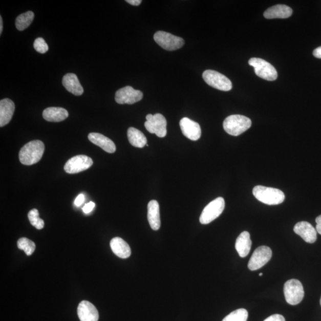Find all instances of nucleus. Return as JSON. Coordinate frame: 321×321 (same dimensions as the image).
Wrapping results in <instances>:
<instances>
[{"label":"nucleus","mask_w":321,"mask_h":321,"mask_svg":"<svg viewBox=\"0 0 321 321\" xmlns=\"http://www.w3.org/2000/svg\"><path fill=\"white\" fill-rule=\"evenodd\" d=\"M45 145L42 141L35 140L26 144L20 149L18 157L22 164L34 165L41 159Z\"/></svg>","instance_id":"obj_1"},{"label":"nucleus","mask_w":321,"mask_h":321,"mask_svg":"<svg viewBox=\"0 0 321 321\" xmlns=\"http://www.w3.org/2000/svg\"><path fill=\"white\" fill-rule=\"evenodd\" d=\"M253 194L258 201L269 205H279L285 199V195L282 190L263 186L254 187Z\"/></svg>","instance_id":"obj_2"},{"label":"nucleus","mask_w":321,"mask_h":321,"mask_svg":"<svg viewBox=\"0 0 321 321\" xmlns=\"http://www.w3.org/2000/svg\"><path fill=\"white\" fill-rule=\"evenodd\" d=\"M252 121L248 117L242 115H231L224 120L223 127L228 134L238 136L250 127Z\"/></svg>","instance_id":"obj_3"},{"label":"nucleus","mask_w":321,"mask_h":321,"mask_svg":"<svg viewBox=\"0 0 321 321\" xmlns=\"http://www.w3.org/2000/svg\"><path fill=\"white\" fill-rule=\"evenodd\" d=\"M284 293L288 304L291 305L299 304L305 295L303 285L299 280H288L284 286Z\"/></svg>","instance_id":"obj_4"},{"label":"nucleus","mask_w":321,"mask_h":321,"mask_svg":"<svg viewBox=\"0 0 321 321\" xmlns=\"http://www.w3.org/2000/svg\"><path fill=\"white\" fill-rule=\"evenodd\" d=\"M249 65L253 67L256 75L262 79L273 81L277 78V72L274 66L263 59L250 58L249 60Z\"/></svg>","instance_id":"obj_5"},{"label":"nucleus","mask_w":321,"mask_h":321,"mask_svg":"<svg viewBox=\"0 0 321 321\" xmlns=\"http://www.w3.org/2000/svg\"><path fill=\"white\" fill-rule=\"evenodd\" d=\"M205 82L213 88L223 91H229L232 89L231 80L226 76L212 70H207L203 73Z\"/></svg>","instance_id":"obj_6"},{"label":"nucleus","mask_w":321,"mask_h":321,"mask_svg":"<svg viewBox=\"0 0 321 321\" xmlns=\"http://www.w3.org/2000/svg\"><path fill=\"white\" fill-rule=\"evenodd\" d=\"M225 201L223 198L219 197L209 203L205 206L200 216V223L208 224L219 217L224 211Z\"/></svg>","instance_id":"obj_7"},{"label":"nucleus","mask_w":321,"mask_h":321,"mask_svg":"<svg viewBox=\"0 0 321 321\" xmlns=\"http://www.w3.org/2000/svg\"><path fill=\"white\" fill-rule=\"evenodd\" d=\"M145 127L151 134H156L158 137L164 138L167 135V120L161 114L155 115L147 114Z\"/></svg>","instance_id":"obj_8"},{"label":"nucleus","mask_w":321,"mask_h":321,"mask_svg":"<svg viewBox=\"0 0 321 321\" xmlns=\"http://www.w3.org/2000/svg\"><path fill=\"white\" fill-rule=\"evenodd\" d=\"M155 41L162 49L167 51H175L182 48L184 39L164 31H158L154 36Z\"/></svg>","instance_id":"obj_9"},{"label":"nucleus","mask_w":321,"mask_h":321,"mask_svg":"<svg viewBox=\"0 0 321 321\" xmlns=\"http://www.w3.org/2000/svg\"><path fill=\"white\" fill-rule=\"evenodd\" d=\"M272 257V250L269 247L262 246L254 251L248 263V268L251 271H256L263 267Z\"/></svg>","instance_id":"obj_10"},{"label":"nucleus","mask_w":321,"mask_h":321,"mask_svg":"<svg viewBox=\"0 0 321 321\" xmlns=\"http://www.w3.org/2000/svg\"><path fill=\"white\" fill-rule=\"evenodd\" d=\"M93 165V160L84 155L73 157L66 162L64 169L69 174H76L87 170Z\"/></svg>","instance_id":"obj_11"},{"label":"nucleus","mask_w":321,"mask_h":321,"mask_svg":"<svg viewBox=\"0 0 321 321\" xmlns=\"http://www.w3.org/2000/svg\"><path fill=\"white\" fill-rule=\"evenodd\" d=\"M143 93L130 86L121 88L116 92L115 100L119 104H134L142 100Z\"/></svg>","instance_id":"obj_12"},{"label":"nucleus","mask_w":321,"mask_h":321,"mask_svg":"<svg viewBox=\"0 0 321 321\" xmlns=\"http://www.w3.org/2000/svg\"><path fill=\"white\" fill-rule=\"evenodd\" d=\"M181 130L184 136L191 141H197L201 138V129L200 125L189 118L184 117L180 121Z\"/></svg>","instance_id":"obj_13"},{"label":"nucleus","mask_w":321,"mask_h":321,"mask_svg":"<svg viewBox=\"0 0 321 321\" xmlns=\"http://www.w3.org/2000/svg\"><path fill=\"white\" fill-rule=\"evenodd\" d=\"M295 233L309 243H315L317 239V231L314 227L306 221L297 223L294 227Z\"/></svg>","instance_id":"obj_14"},{"label":"nucleus","mask_w":321,"mask_h":321,"mask_svg":"<svg viewBox=\"0 0 321 321\" xmlns=\"http://www.w3.org/2000/svg\"><path fill=\"white\" fill-rule=\"evenodd\" d=\"M77 315L80 321H98L99 319L98 310L93 304L87 301L79 304Z\"/></svg>","instance_id":"obj_15"},{"label":"nucleus","mask_w":321,"mask_h":321,"mask_svg":"<svg viewBox=\"0 0 321 321\" xmlns=\"http://www.w3.org/2000/svg\"><path fill=\"white\" fill-rule=\"evenodd\" d=\"M14 110L15 105L11 99H2L0 101V127H4L9 123L12 119Z\"/></svg>","instance_id":"obj_16"},{"label":"nucleus","mask_w":321,"mask_h":321,"mask_svg":"<svg viewBox=\"0 0 321 321\" xmlns=\"http://www.w3.org/2000/svg\"><path fill=\"white\" fill-rule=\"evenodd\" d=\"M90 141L105 151V152L112 154L115 153L116 146L112 140L98 133H91L88 135Z\"/></svg>","instance_id":"obj_17"},{"label":"nucleus","mask_w":321,"mask_h":321,"mask_svg":"<svg viewBox=\"0 0 321 321\" xmlns=\"http://www.w3.org/2000/svg\"><path fill=\"white\" fill-rule=\"evenodd\" d=\"M147 220L153 230L160 229L161 227L160 206L156 200L151 201L147 205Z\"/></svg>","instance_id":"obj_18"},{"label":"nucleus","mask_w":321,"mask_h":321,"mask_svg":"<svg viewBox=\"0 0 321 321\" xmlns=\"http://www.w3.org/2000/svg\"><path fill=\"white\" fill-rule=\"evenodd\" d=\"M62 84L66 90L73 95L80 96L83 94V88L75 74H66L62 79Z\"/></svg>","instance_id":"obj_19"},{"label":"nucleus","mask_w":321,"mask_h":321,"mask_svg":"<svg viewBox=\"0 0 321 321\" xmlns=\"http://www.w3.org/2000/svg\"><path fill=\"white\" fill-rule=\"evenodd\" d=\"M110 247L113 253L116 256L122 259H126L131 256V249L127 242L123 239L116 237L113 238L110 242Z\"/></svg>","instance_id":"obj_20"},{"label":"nucleus","mask_w":321,"mask_h":321,"mask_svg":"<svg viewBox=\"0 0 321 321\" xmlns=\"http://www.w3.org/2000/svg\"><path fill=\"white\" fill-rule=\"evenodd\" d=\"M251 247H252V241L250 239L249 232L243 231L238 236L236 239L235 248L237 250L239 256L245 258L248 255Z\"/></svg>","instance_id":"obj_21"},{"label":"nucleus","mask_w":321,"mask_h":321,"mask_svg":"<svg viewBox=\"0 0 321 321\" xmlns=\"http://www.w3.org/2000/svg\"><path fill=\"white\" fill-rule=\"evenodd\" d=\"M42 116L44 119L50 122H60L67 119L69 113L60 107H49L44 110Z\"/></svg>","instance_id":"obj_22"},{"label":"nucleus","mask_w":321,"mask_h":321,"mask_svg":"<svg viewBox=\"0 0 321 321\" xmlns=\"http://www.w3.org/2000/svg\"><path fill=\"white\" fill-rule=\"evenodd\" d=\"M293 13V10L289 6L278 5L269 7L264 13L266 18H289Z\"/></svg>","instance_id":"obj_23"},{"label":"nucleus","mask_w":321,"mask_h":321,"mask_svg":"<svg viewBox=\"0 0 321 321\" xmlns=\"http://www.w3.org/2000/svg\"><path fill=\"white\" fill-rule=\"evenodd\" d=\"M127 138L132 146L142 148L147 145L146 136L143 133L134 127H130L127 131Z\"/></svg>","instance_id":"obj_24"},{"label":"nucleus","mask_w":321,"mask_h":321,"mask_svg":"<svg viewBox=\"0 0 321 321\" xmlns=\"http://www.w3.org/2000/svg\"><path fill=\"white\" fill-rule=\"evenodd\" d=\"M34 16V12L31 11L20 14L16 19V28L20 31L25 30L32 23Z\"/></svg>","instance_id":"obj_25"},{"label":"nucleus","mask_w":321,"mask_h":321,"mask_svg":"<svg viewBox=\"0 0 321 321\" xmlns=\"http://www.w3.org/2000/svg\"><path fill=\"white\" fill-rule=\"evenodd\" d=\"M17 247L18 249L23 250L28 256L32 255L36 249L35 243L26 238L18 240Z\"/></svg>","instance_id":"obj_26"},{"label":"nucleus","mask_w":321,"mask_h":321,"mask_svg":"<svg viewBox=\"0 0 321 321\" xmlns=\"http://www.w3.org/2000/svg\"><path fill=\"white\" fill-rule=\"evenodd\" d=\"M248 312L245 309H239L225 317L223 321H247Z\"/></svg>","instance_id":"obj_27"},{"label":"nucleus","mask_w":321,"mask_h":321,"mask_svg":"<svg viewBox=\"0 0 321 321\" xmlns=\"http://www.w3.org/2000/svg\"><path fill=\"white\" fill-rule=\"evenodd\" d=\"M28 219L33 226L41 230L44 227V221L40 219L38 209H33L28 213Z\"/></svg>","instance_id":"obj_28"},{"label":"nucleus","mask_w":321,"mask_h":321,"mask_svg":"<svg viewBox=\"0 0 321 321\" xmlns=\"http://www.w3.org/2000/svg\"><path fill=\"white\" fill-rule=\"evenodd\" d=\"M35 50L40 54H45L49 50V46H48L46 40L42 38H36L34 44Z\"/></svg>","instance_id":"obj_29"},{"label":"nucleus","mask_w":321,"mask_h":321,"mask_svg":"<svg viewBox=\"0 0 321 321\" xmlns=\"http://www.w3.org/2000/svg\"><path fill=\"white\" fill-rule=\"evenodd\" d=\"M264 321H286L285 317L282 315L274 314L269 316Z\"/></svg>","instance_id":"obj_30"},{"label":"nucleus","mask_w":321,"mask_h":321,"mask_svg":"<svg viewBox=\"0 0 321 321\" xmlns=\"http://www.w3.org/2000/svg\"><path fill=\"white\" fill-rule=\"evenodd\" d=\"M95 203L90 202L85 204L82 208L83 211L85 213H90L95 207Z\"/></svg>","instance_id":"obj_31"},{"label":"nucleus","mask_w":321,"mask_h":321,"mask_svg":"<svg viewBox=\"0 0 321 321\" xmlns=\"http://www.w3.org/2000/svg\"><path fill=\"white\" fill-rule=\"evenodd\" d=\"M84 201V196L83 194H80L77 196L75 201V205L76 206H80Z\"/></svg>","instance_id":"obj_32"},{"label":"nucleus","mask_w":321,"mask_h":321,"mask_svg":"<svg viewBox=\"0 0 321 321\" xmlns=\"http://www.w3.org/2000/svg\"><path fill=\"white\" fill-rule=\"evenodd\" d=\"M316 230L321 235V215L317 217L316 219Z\"/></svg>","instance_id":"obj_33"},{"label":"nucleus","mask_w":321,"mask_h":321,"mask_svg":"<svg viewBox=\"0 0 321 321\" xmlns=\"http://www.w3.org/2000/svg\"><path fill=\"white\" fill-rule=\"evenodd\" d=\"M313 56L321 59V47L317 48L313 52Z\"/></svg>","instance_id":"obj_34"},{"label":"nucleus","mask_w":321,"mask_h":321,"mask_svg":"<svg viewBox=\"0 0 321 321\" xmlns=\"http://www.w3.org/2000/svg\"><path fill=\"white\" fill-rule=\"evenodd\" d=\"M126 2L132 6H138L141 5L142 1L141 0H127Z\"/></svg>","instance_id":"obj_35"},{"label":"nucleus","mask_w":321,"mask_h":321,"mask_svg":"<svg viewBox=\"0 0 321 321\" xmlns=\"http://www.w3.org/2000/svg\"><path fill=\"white\" fill-rule=\"evenodd\" d=\"M3 18L2 16H0V34L2 35L3 32Z\"/></svg>","instance_id":"obj_36"},{"label":"nucleus","mask_w":321,"mask_h":321,"mask_svg":"<svg viewBox=\"0 0 321 321\" xmlns=\"http://www.w3.org/2000/svg\"><path fill=\"white\" fill-rule=\"evenodd\" d=\"M263 273H260L259 275H260V276H263Z\"/></svg>","instance_id":"obj_37"},{"label":"nucleus","mask_w":321,"mask_h":321,"mask_svg":"<svg viewBox=\"0 0 321 321\" xmlns=\"http://www.w3.org/2000/svg\"><path fill=\"white\" fill-rule=\"evenodd\" d=\"M320 305H321V297H320Z\"/></svg>","instance_id":"obj_38"}]
</instances>
